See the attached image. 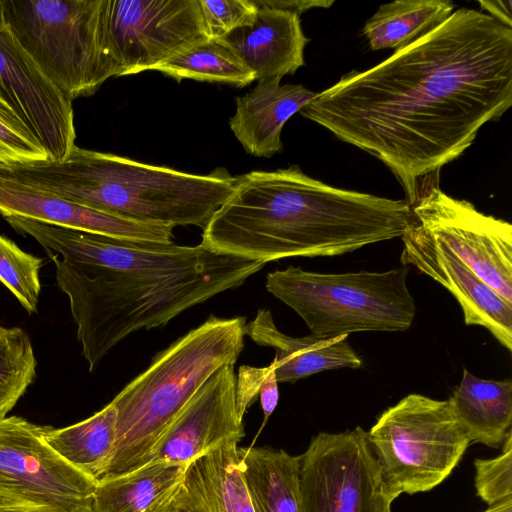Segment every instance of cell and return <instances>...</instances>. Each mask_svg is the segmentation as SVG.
Returning <instances> with one entry per match:
<instances>
[{
	"instance_id": "6da1fadb",
	"label": "cell",
	"mask_w": 512,
	"mask_h": 512,
	"mask_svg": "<svg viewBox=\"0 0 512 512\" xmlns=\"http://www.w3.org/2000/svg\"><path fill=\"white\" fill-rule=\"evenodd\" d=\"M511 104L512 28L461 8L375 67L343 75L299 113L383 162L413 205Z\"/></svg>"
},
{
	"instance_id": "7a4b0ae2",
	"label": "cell",
	"mask_w": 512,
	"mask_h": 512,
	"mask_svg": "<svg viewBox=\"0 0 512 512\" xmlns=\"http://www.w3.org/2000/svg\"><path fill=\"white\" fill-rule=\"evenodd\" d=\"M4 219L35 239L53 261L90 372L131 333L165 326L185 310L240 287L265 265L201 243L136 242L19 217Z\"/></svg>"
},
{
	"instance_id": "3957f363",
	"label": "cell",
	"mask_w": 512,
	"mask_h": 512,
	"mask_svg": "<svg viewBox=\"0 0 512 512\" xmlns=\"http://www.w3.org/2000/svg\"><path fill=\"white\" fill-rule=\"evenodd\" d=\"M411 215L406 200L335 188L292 165L237 177L203 228L201 244L265 264L337 256L401 238Z\"/></svg>"
},
{
	"instance_id": "277c9868",
	"label": "cell",
	"mask_w": 512,
	"mask_h": 512,
	"mask_svg": "<svg viewBox=\"0 0 512 512\" xmlns=\"http://www.w3.org/2000/svg\"><path fill=\"white\" fill-rule=\"evenodd\" d=\"M0 172L121 218L202 229L237 182L224 168L191 174L76 145L63 160L0 162Z\"/></svg>"
},
{
	"instance_id": "5b68a950",
	"label": "cell",
	"mask_w": 512,
	"mask_h": 512,
	"mask_svg": "<svg viewBox=\"0 0 512 512\" xmlns=\"http://www.w3.org/2000/svg\"><path fill=\"white\" fill-rule=\"evenodd\" d=\"M245 325L243 316H210L159 352L115 396V449L101 479L150 462L159 439L194 394L221 368L235 365L244 349Z\"/></svg>"
},
{
	"instance_id": "8992f818",
	"label": "cell",
	"mask_w": 512,
	"mask_h": 512,
	"mask_svg": "<svg viewBox=\"0 0 512 512\" xmlns=\"http://www.w3.org/2000/svg\"><path fill=\"white\" fill-rule=\"evenodd\" d=\"M403 266L383 272L316 273L300 267L268 273L266 289L320 338L357 332H403L416 304Z\"/></svg>"
},
{
	"instance_id": "52a82bcc",
	"label": "cell",
	"mask_w": 512,
	"mask_h": 512,
	"mask_svg": "<svg viewBox=\"0 0 512 512\" xmlns=\"http://www.w3.org/2000/svg\"><path fill=\"white\" fill-rule=\"evenodd\" d=\"M15 36L70 100L93 95L119 67L111 53L108 0H2Z\"/></svg>"
},
{
	"instance_id": "ba28073f",
	"label": "cell",
	"mask_w": 512,
	"mask_h": 512,
	"mask_svg": "<svg viewBox=\"0 0 512 512\" xmlns=\"http://www.w3.org/2000/svg\"><path fill=\"white\" fill-rule=\"evenodd\" d=\"M367 433L385 484L396 498L440 485L471 443L449 400L416 393L384 410Z\"/></svg>"
},
{
	"instance_id": "9c48e42d",
	"label": "cell",
	"mask_w": 512,
	"mask_h": 512,
	"mask_svg": "<svg viewBox=\"0 0 512 512\" xmlns=\"http://www.w3.org/2000/svg\"><path fill=\"white\" fill-rule=\"evenodd\" d=\"M297 458L301 512H391L396 496L361 426L319 432Z\"/></svg>"
},
{
	"instance_id": "30bf717a",
	"label": "cell",
	"mask_w": 512,
	"mask_h": 512,
	"mask_svg": "<svg viewBox=\"0 0 512 512\" xmlns=\"http://www.w3.org/2000/svg\"><path fill=\"white\" fill-rule=\"evenodd\" d=\"M429 180L411 205V221L450 248L479 278L512 303V225L445 194Z\"/></svg>"
},
{
	"instance_id": "8fae6325",
	"label": "cell",
	"mask_w": 512,
	"mask_h": 512,
	"mask_svg": "<svg viewBox=\"0 0 512 512\" xmlns=\"http://www.w3.org/2000/svg\"><path fill=\"white\" fill-rule=\"evenodd\" d=\"M43 429L19 416L0 420V486L49 512H93L98 481L54 451Z\"/></svg>"
},
{
	"instance_id": "7c38bea8",
	"label": "cell",
	"mask_w": 512,
	"mask_h": 512,
	"mask_svg": "<svg viewBox=\"0 0 512 512\" xmlns=\"http://www.w3.org/2000/svg\"><path fill=\"white\" fill-rule=\"evenodd\" d=\"M107 30L119 76L153 70L209 40L198 0H108Z\"/></svg>"
},
{
	"instance_id": "4fadbf2b",
	"label": "cell",
	"mask_w": 512,
	"mask_h": 512,
	"mask_svg": "<svg viewBox=\"0 0 512 512\" xmlns=\"http://www.w3.org/2000/svg\"><path fill=\"white\" fill-rule=\"evenodd\" d=\"M0 94L48 155L65 159L75 146L70 101L43 73L12 31L0 0Z\"/></svg>"
},
{
	"instance_id": "5bb4252c",
	"label": "cell",
	"mask_w": 512,
	"mask_h": 512,
	"mask_svg": "<svg viewBox=\"0 0 512 512\" xmlns=\"http://www.w3.org/2000/svg\"><path fill=\"white\" fill-rule=\"evenodd\" d=\"M403 266L412 265L445 287L461 306L466 325L486 328L512 351V303L479 278L450 248L411 221L401 236Z\"/></svg>"
},
{
	"instance_id": "9a60e30c",
	"label": "cell",
	"mask_w": 512,
	"mask_h": 512,
	"mask_svg": "<svg viewBox=\"0 0 512 512\" xmlns=\"http://www.w3.org/2000/svg\"><path fill=\"white\" fill-rule=\"evenodd\" d=\"M234 365L217 371L194 394L155 446L151 460L185 466L228 441L245 436L235 398Z\"/></svg>"
},
{
	"instance_id": "2e32d148",
	"label": "cell",
	"mask_w": 512,
	"mask_h": 512,
	"mask_svg": "<svg viewBox=\"0 0 512 512\" xmlns=\"http://www.w3.org/2000/svg\"><path fill=\"white\" fill-rule=\"evenodd\" d=\"M0 214L107 237L170 244L174 227L95 210L26 185L0 172Z\"/></svg>"
},
{
	"instance_id": "e0dca14e",
	"label": "cell",
	"mask_w": 512,
	"mask_h": 512,
	"mask_svg": "<svg viewBox=\"0 0 512 512\" xmlns=\"http://www.w3.org/2000/svg\"><path fill=\"white\" fill-rule=\"evenodd\" d=\"M256 3L258 10L253 22L218 41L241 59L257 81L293 75L305 64L304 49L309 42L299 14L267 1Z\"/></svg>"
},
{
	"instance_id": "ac0fdd59",
	"label": "cell",
	"mask_w": 512,
	"mask_h": 512,
	"mask_svg": "<svg viewBox=\"0 0 512 512\" xmlns=\"http://www.w3.org/2000/svg\"><path fill=\"white\" fill-rule=\"evenodd\" d=\"M280 81L260 80L251 91L236 98L229 126L250 155L270 158L280 153L285 123L316 95L302 85H281Z\"/></svg>"
},
{
	"instance_id": "d6986e66",
	"label": "cell",
	"mask_w": 512,
	"mask_h": 512,
	"mask_svg": "<svg viewBox=\"0 0 512 512\" xmlns=\"http://www.w3.org/2000/svg\"><path fill=\"white\" fill-rule=\"evenodd\" d=\"M244 332L256 344L274 349L272 364L278 382H295L327 370L362 366V359L347 341L348 336H288L277 328L270 310L265 308L246 323Z\"/></svg>"
},
{
	"instance_id": "ffe728a7",
	"label": "cell",
	"mask_w": 512,
	"mask_h": 512,
	"mask_svg": "<svg viewBox=\"0 0 512 512\" xmlns=\"http://www.w3.org/2000/svg\"><path fill=\"white\" fill-rule=\"evenodd\" d=\"M238 443H222L189 464L171 512H254Z\"/></svg>"
},
{
	"instance_id": "44dd1931",
	"label": "cell",
	"mask_w": 512,
	"mask_h": 512,
	"mask_svg": "<svg viewBox=\"0 0 512 512\" xmlns=\"http://www.w3.org/2000/svg\"><path fill=\"white\" fill-rule=\"evenodd\" d=\"M188 466L153 461L97 482L93 512H171Z\"/></svg>"
},
{
	"instance_id": "7402d4cb",
	"label": "cell",
	"mask_w": 512,
	"mask_h": 512,
	"mask_svg": "<svg viewBox=\"0 0 512 512\" xmlns=\"http://www.w3.org/2000/svg\"><path fill=\"white\" fill-rule=\"evenodd\" d=\"M448 400L470 442L498 449L512 431L511 380L481 379L464 368Z\"/></svg>"
},
{
	"instance_id": "603a6c76",
	"label": "cell",
	"mask_w": 512,
	"mask_h": 512,
	"mask_svg": "<svg viewBox=\"0 0 512 512\" xmlns=\"http://www.w3.org/2000/svg\"><path fill=\"white\" fill-rule=\"evenodd\" d=\"M238 451L254 512H301L297 456L271 447Z\"/></svg>"
},
{
	"instance_id": "cb8c5ba5",
	"label": "cell",
	"mask_w": 512,
	"mask_h": 512,
	"mask_svg": "<svg viewBox=\"0 0 512 512\" xmlns=\"http://www.w3.org/2000/svg\"><path fill=\"white\" fill-rule=\"evenodd\" d=\"M43 436L65 461L99 481L115 449L117 414L110 402L89 418L65 428L44 426Z\"/></svg>"
},
{
	"instance_id": "d4e9b609",
	"label": "cell",
	"mask_w": 512,
	"mask_h": 512,
	"mask_svg": "<svg viewBox=\"0 0 512 512\" xmlns=\"http://www.w3.org/2000/svg\"><path fill=\"white\" fill-rule=\"evenodd\" d=\"M450 0H397L381 5L363 27L372 50L410 45L442 24L454 10Z\"/></svg>"
},
{
	"instance_id": "484cf974",
	"label": "cell",
	"mask_w": 512,
	"mask_h": 512,
	"mask_svg": "<svg viewBox=\"0 0 512 512\" xmlns=\"http://www.w3.org/2000/svg\"><path fill=\"white\" fill-rule=\"evenodd\" d=\"M153 70L177 81L192 79L244 87L255 80L253 72L226 45L218 40L196 44Z\"/></svg>"
},
{
	"instance_id": "4316f807",
	"label": "cell",
	"mask_w": 512,
	"mask_h": 512,
	"mask_svg": "<svg viewBox=\"0 0 512 512\" xmlns=\"http://www.w3.org/2000/svg\"><path fill=\"white\" fill-rule=\"evenodd\" d=\"M36 365L29 335L21 328L0 325V420L33 383Z\"/></svg>"
},
{
	"instance_id": "83f0119b",
	"label": "cell",
	"mask_w": 512,
	"mask_h": 512,
	"mask_svg": "<svg viewBox=\"0 0 512 512\" xmlns=\"http://www.w3.org/2000/svg\"><path fill=\"white\" fill-rule=\"evenodd\" d=\"M41 267V258L23 251L13 241L0 235V282L30 315L37 311Z\"/></svg>"
},
{
	"instance_id": "f1b7e54d",
	"label": "cell",
	"mask_w": 512,
	"mask_h": 512,
	"mask_svg": "<svg viewBox=\"0 0 512 512\" xmlns=\"http://www.w3.org/2000/svg\"><path fill=\"white\" fill-rule=\"evenodd\" d=\"M476 495L488 507L512 499V431L502 445V452L491 459L474 460Z\"/></svg>"
},
{
	"instance_id": "f546056e",
	"label": "cell",
	"mask_w": 512,
	"mask_h": 512,
	"mask_svg": "<svg viewBox=\"0 0 512 512\" xmlns=\"http://www.w3.org/2000/svg\"><path fill=\"white\" fill-rule=\"evenodd\" d=\"M30 129L0 94V162L48 160Z\"/></svg>"
},
{
	"instance_id": "4dcf8cb0",
	"label": "cell",
	"mask_w": 512,
	"mask_h": 512,
	"mask_svg": "<svg viewBox=\"0 0 512 512\" xmlns=\"http://www.w3.org/2000/svg\"><path fill=\"white\" fill-rule=\"evenodd\" d=\"M198 3L209 40H219L249 26L258 10L255 0H198Z\"/></svg>"
},
{
	"instance_id": "1f68e13d",
	"label": "cell",
	"mask_w": 512,
	"mask_h": 512,
	"mask_svg": "<svg viewBox=\"0 0 512 512\" xmlns=\"http://www.w3.org/2000/svg\"><path fill=\"white\" fill-rule=\"evenodd\" d=\"M271 368V364L263 368L247 365H243L239 368L235 385V398L237 411L242 419L248 408L256 401L257 397H259Z\"/></svg>"
},
{
	"instance_id": "d6a6232c",
	"label": "cell",
	"mask_w": 512,
	"mask_h": 512,
	"mask_svg": "<svg viewBox=\"0 0 512 512\" xmlns=\"http://www.w3.org/2000/svg\"><path fill=\"white\" fill-rule=\"evenodd\" d=\"M271 371L269 372L259 394L261 408L264 413V424L274 412L279 400L278 381L275 375L274 366L271 363ZM263 424V425H264Z\"/></svg>"
},
{
	"instance_id": "836d02e7",
	"label": "cell",
	"mask_w": 512,
	"mask_h": 512,
	"mask_svg": "<svg viewBox=\"0 0 512 512\" xmlns=\"http://www.w3.org/2000/svg\"><path fill=\"white\" fill-rule=\"evenodd\" d=\"M480 6L489 12V16L502 23L503 25L512 28V15L510 0L507 1H479Z\"/></svg>"
},
{
	"instance_id": "e575fe53",
	"label": "cell",
	"mask_w": 512,
	"mask_h": 512,
	"mask_svg": "<svg viewBox=\"0 0 512 512\" xmlns=\"http://www.w3.org/2000/svg\"><path fill=\"white\" fill-rule=\"evenodd\" d=\"M482 512H512V499L490 506Z\"/></svg>"
},
{
	"instance_id": "d590c367",
	"label": "cell",
	"mask_w": 512,
	"mask_h": 512,
	"mask_svg": "<svg viewBox=\"0 0 512 512\" xmlns=\"http://www.w3.org/2000/svg\"><path fill=\"white\" fill-rule=\"evenodd\" d=\"M0 512H39L38 510L23 505H0Z\"/></svg>"
}]
</instances>
